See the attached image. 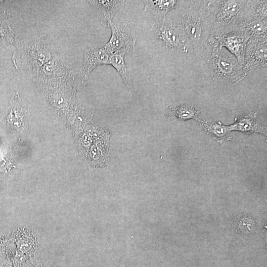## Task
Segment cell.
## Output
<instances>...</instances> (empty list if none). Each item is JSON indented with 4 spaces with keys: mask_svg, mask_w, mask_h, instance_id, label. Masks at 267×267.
Segmentation results:
<instances>
[{
    "mask_svg": "<svg viewBox=\"0 0 267 267\" xmlns=\"http://www.w3.org/2000/svg\"><path fill=\"white\" fill-rule=\"evenodd\" d=\"M208 0H183L171 19L178 29L189 53H202L213 38L207 11Z\"/></svg>",
    "mask_w": 267,
    "mask_h": 267,
    "instance_id": "1",
    "label": "cell"
},
{
    "mask_svg": "<svg viewBox=\"0 0 267 267\" xmlns=\"http://www.w3.org/2000/svg\"><path fill=\"white\" fill-rule=\"evenodd\" d=\"M202 53L215 82L236 84L248 76L243 66L240 65L232 55L222 52L214 37L206 43Z\"/></svg>",
    "mask_w": 267,
    "mask_h": 267,
    "instance_id": "2",
    "label": "cell"
},
{
    "mask_svg": "<svg viewBox=\"0 0 267 267\" xmlns=\"http://www.w3.org/2000/svg\"><path fill=\"white\" fill-rule=\"evenodd\" d=\"M246 0H208L207 11L213 37L223 33L243 8Z\"/></svg>",
    "mask_w": 267,
    "mask_h": 267,
    "instance_id": "3",
    "label": "cell"
},
{
    "mask_svg": "<svg viewBox=\"0 0 267 267\" xmlns=\"http://www.w3.org/2000/svg\"><path fill=\"white\" fill-rule=\"evenodd\" d=\"M151 30L157 43L167 53L178 55L189 54L177 27L166 16L156 19Z\"/></svg>",
    "mask_w": 267,
    "mask_h": 267,
    "instance_id": "4",
    "label": "cell"
},
{
    "mask_svg": "<svg viewBox=\"0 0 267 267\" xmlns=\"http://www.w3.org/2000/svg\"><path fill=\"white\" fill-rule=\"evenodd\" d=\"M109 27L111 37L103 47L110 55H124L134 49L136 39L131 35L126 24H116L112 22Z\"/></svg>",
    "mask_w": 267,
    "mask_h": 267,
    "instance_id": "5",
    "label": "cell"
},
{
    "mask_svg": "<svg viewBox=\"0 0 267 267\" xmlns=\"http://www.w3.org/2000/svg\"><path fill=\"white\" fill-rule=\"evenodd\" d=\"M246 3L247 0L241 11L229 25L231 26L230 31H242L250 36V39H267V23L252 14L247 8Z\"/></svg>",
    "mask_w": 267,
    "mask_h": 267,
    "instance_id": "6",
    "label": "cell"
},
{
    "mask_svg": "<svg viewBox=\"0 0 267 267\" xmlns=\"http://www.w3.org/2000/svg\"><path fill=\"white\" fill-rule=\"evenodd\" d=\"M214 38L221 48L225 47L236 57L240 65H244L246 46L250 39V36L247 33L241 30H234Z\"/></svg>",
    "mask_w": 267,
    "mask_h": 267,
    "instance_id": "7",
    "label": "cell"
},
{
    "mask_svg": "<svg viewBox=\"0 0 267 267\" xmlns=\"http://www.w3.org/2000/svg\"><path fill=\"white\" fill-rule=\"evenodd\" d=\"M267 39H250L248 42L243 69L248 76L255 69L266 67Z\"/></svg>",
    "mask_w": 267,
    "mask_h": 267,
    "instance_id": "8",
    "label": "cell"
},
{
    "mask_svg": "<svg viewBox=\"0 0 267 267\" xmlns=\"http://www.w3.org/2000/svg\"><path fill=\"white\" fill-rule=\"evenodd\" d=\"M110 54L102 47L87 46L84 52V59L81 69L82 82L86 84L91 72L101 65L108 64Z\"/></svg>",
    "mask_w": 267,
    "mask_h": 267,
    "instance_id": "9",
    "label": "cell"
},
{
    "mask_svg": "<svg viewBox=\"0 0 267 267\" xmlns=\"http://www.w3.org/2000/svg\"><path fill=\"white\" fill-rule=\"evenodd\" d=\"M93 16L101 24L109 27L117 12L124 6L125 0H89Z\"/></svg>",
    "mask_w": 267,
    "mask_h": 267,
    "instance_id": "10",
    "label": "cell"
},
{
    "mask_svg": "<svg viewBox=\"0 0 267 267\" xmlns=\"http://www.w3.org/2000/svg\"><path fill=\"white\" fill-rule=\"evenodd\" d=\"M256 113L251 112L238 120L234 124L229 126L230 131H238L245 133H262L266 134V128L256 121Z\"/></svg>",
    "mask_w": 267,
    "mask_h": 267,
    "instance_id": "11",
    "label": "cell"
},
{
    "mask_svg": "<svg viewBox=\"0 0 267 267\" xmlns=\"http://www.w3.org/2000/svg\"><path fill=\"white\" fill-rule=\"evenodd\" d=\"M180 0H143L144 11H148L154 15L156 19L162 18L170 11L175 10Z\"/></svg>",
    "mask_w": 267,
    "mask_h": 267,
    "instance_id": "12",
    "label": "cell"
},
{
    "mask_svg": "<svg viewBox=\"0 0 267 267\" xmlns=\"http://www.w3.org/2000/svg\"><path fill=\"white\" fill-rule=\"evenodd\" d=\"M108 64L112 65L120 75L126 86L131 90H135L131 76L124 60V55L111 54L110 56Z\"/></svg>",
    "mask_w": 267,
    "mask_h": 267,
    "instance_id": "13",
    "label": "cell"
},
{
    "mask_svg": "<svg viewBox=\"0 0 267 267\" xmlns=\"http://www.w3.org/2000/svg\"><path fill=\"white\" fill-rule=\"evenodd\" d=\"M200 124L205 131L218 141L229 139L230 132L229 126L222 125L220 122L200 121Z\"/></svg>",
    "mask_w": 267,
    "mask_h": 267,
    "instance_id": "14",
    "label": "cell"
},
{
    "mask_svg": "<svg viewBox=\"0 0 267 267\" xmlns=\"http://www.w3.org/2000/svg\"><path fill=\"white\" fill-rule=\"evenodd\" d=\"M202 111L195 110L194 106L191 104H185L176 107L170 108L168 113L174 115L182 120L194 119L197 120L198 114Z\"/></svg>",
    "mask_w": 267,
    "mask_h": 267,
    "instance_id": "15",
    "label": "cell"
},
{
    "mask_svg": "<svg viewBox=\"0 0 267 267\" xmlns=\"http://www.w3.org/2000/svg\"><path fill=\"white\" fill-rule=\"evenodd\" d=\"M246 4L252 14L267 23V0H247Z\"/></svg>",
    "mask_w": 267,
    "mask_h": 267,
    "instance_id": "16",
    "label": "cell"
},
{
    "mask_svg": "<svg viewBox=\"0 0 267 267\" xmlns=\"http://www.w3.org/2000/svg\"><path fill=\"white\" fill-rule=\"evenodd\" d=\"M91 154H92V157L93 158H95V157H97V154H98V152L97 151L96 148H92V151H91Z\"/></svg>",
    "mask_w": 267,
    "mask_h": 267,
    "instance_id": "17",
    "label": "cell"
}]
</instances>
